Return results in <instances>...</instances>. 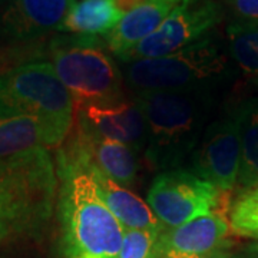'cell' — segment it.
Listing matches in <instances>:
<instances>
[{
	"label": "cell",
	"instance_id": "6da1fadb",
	"mask_svg": "<svg viewBox=\"0 0 258 258\" xmlns=\"http://www.w3.org/2000/svg\"><path fill=\"white\" fill-rule=\"evenodd\" d=\"M56 172L63 258H119L125 230L101 200L92 176L60 151Z\"/></svg>",
	"mask_w": 258,
	"mask_h": 258
},
{
	"label": "cell",
	"instance_id": "7a4b0ae2",
	"mask_svg": "<svg viewBox=\"0 0 258 258\" xmlns=\"http://www.w3.org/2000/svg\"><path fill=\"white\" fill-rule=\"evenodd\" d=\"M57 172L45 147L0 158V245L42 231L57 201Z\"/></svg>",
	"mask_w": 258,
	"mask_h": 258
},
{
	"label": "cell",
	"instance_id": "3957f363",
	"mask_svg": "<svg viewBox=\"0 0 258 258\" xmlns=\"http://www.w3.org/2000/svg\"><path fill=\"white\" fill-rule=\"evenodd\" d=\"M147 125L145 159L154 171L182 168L207 128L208 91L135 93Z\"/></svg>",
	"mask_w": 258,
	"mask_h": 258
},
{
	"label": "cell",
	"instance_id": "277c9868",
	"mask_svg": "<svg viewBox=\"0 0 258 258\" xmlns=\"http://www.w3.org/2000/svg\"><path fill=\"white\" fill-rule=\"evenodd\" d=\"M75 112L74 99L50 62H29L0 75V113L35 120L46 148L63 144Z\"/></svg>",
	"mask_w": 258,
	"mask_h": 258
},
{
	"label": "cell",
	"instance_id": "5b68a950",
	"mask_svg": "<svg viewBox=\"0 0 258 258\" xmlns=\"http://www.w3.org/2000/svg\"><path fill=\"white\" fill-rule=\"evenodd\" d=\"M47 52L74 99L75 111L125 98L122 69L103 37L57 35L49 42Z\"/></svg>",
	"mask_w": 258,
	"mask_h": 258
},
{
	"label": "cell",
	"instance_id": "8992f818",
	"mask_svg": "<svg viewBox=\"0 0 258 258\" xmlns=\"http://www.w3.org/2000/svg\"><path fill=\"white\" fill-rule=\"evenodd\" d=\"M123 81L134 93L208 91L227 68V56L212 36L162 57L125 63Z\"/></svg>",
	"mask_w": 258,
	"mask_h": 258
},
{
	"label": "cell",
	"instance_id": "52a82bcc",
	"mask_svg": "<svg viewBox=\"0 0 258 258\" xmlns=\"http://www.w3.org/2000/svg\"><path fill=\"white\" fill-rule=\"evenodd\" d=\"M225 194L186 168L159 172L148 191V205L164 230L225 208Z\"/></svg>",
	"mask_w": 258,
	"mask_h": 258
},
{
	"label": "cell",
	"instance_id": "ba28073f",
	"mask_svg": "<svg viewBox=\"0 0 258 258\" xmlns=\"http://www.w3.org/2000/svg\"><path fill=\"white\" fill-rule=\"evenodd\" d=\"M224 15V5L217 0H181L152 35L118 60L129 63L178 52L208 36L221 23Z\"/></svg>",
	"mask_w": 258,
	"mask_h": 258
},
{
	"label": "cell",
	"instance_id": "9c48e42d",
	"mask_svg": "<svg viewBox=\"0 0 258 258\" xmlns=\"http://www.w3.org/2000/svg\"><path fill=\"white\" fill-rule=\"evenodd\" d=\"M240 165V119L234 109L207 125L184 168L222 192H230L238 182Z\"/></svg>",
	"mask_w": 258,
	"mask_h": 258
},
{
	"label": "cell",
	"instance_id": "30bf717a",
	"mask_svg": "<svg viewBox=\"0 0 258 258\" xmlns=\"http://www.w3.org/2000/svg\"><path fill=\"white\" fill-rule=\"evenodd\" d=\"M230 221L225 211L214 210L195 217L175 228H166L158 235L152 258L198 257L228 244Z\"/></svg>",
	"mask_w": 258,
	"mask_h": 258
},
{
	"label": "cell",
	"instance_id": "8fae6325",
	"mask_svg": "<svg viewBox=\"0 0 258 258\" xmlns=\"http://www.w3.org/2000/svg\"><path fill=\"white\" fill-rule=\"evenodd\" d=\"M64 155L75 161L98 169L122 186H132L139 174L137 151L116 141L102 138L96 134L76 128L74 139L60 149Z\"/></svg>",
	"mask_w": 258,
	"mask_h": 258
},
{
	"label": "cell",
	"instance_id": "7c38bea8",
	"mask_svg": "<svg viewBox=\"0 0 258 258\" xmlns=\"http://www.w3.org/2000/svg\"><path fill=\"white\" fill-rule=\"evenodd\" d=\"M78 126L102 138L125 144L137 152L147 145V125L142 111L134 99L89 105L76 111Z\"/></svg>",
	"mask_w": 258,
	"mask_h": 258
},
{
	"label": "cell",
	"instance_id": "4fadbf2b",
	"mask_svg": "<svg viewBox=\"0 0 258 258\" xmlns=\"http://www.w3.org/2000/svg\"><path fill=\"white\" fill-rule=\"evenodd\" d=\"M78 0H10L0 20L2 32L13 40L28 42L57 30Z\"/></svg>",
	"mask_w": 258,
	"mask_h": 258
},
{
	"label": "cell",
	"instance_id": "5bb4252c",
	"mask_svg": "<svg viewBox=\"0 0 258 258\" xmlns=\"http://www.w3.org/2000/svg\"><path fill=\"white\" fill-rule=\"evenodd\" d=\"M181 0H142L123 15L120 22L103 36L113 56L119 59L152 35Z\"/></svg>",
	"mask_w": 258,
	"mask_h": 258
},
{
	"label": "cell",
	"instance_id": "9a60e30c",
	"mask_svg": "<svg viewBox=\"0 0 258 258\" xmlns=\"http://www.w3.org/2000/svg\"><path fill=\"white\" fill-rule=\"evenodd\" d=\"M75 162L82 165L89 172V175L92 176L101 200L106 204L109 211L116 217V220L120 222L123 230H149L157 231V232L164 231L162 224L155 217L151 207L144 200H141L137 194L129 191L126 186L116 184L111 178L103 175L92 166L86 165L79 161H75Z\"/></svg>",
	"mask_w": 258,
	"mask_h": 258
},
{
	"label": "cell",
	"instance_id": "2e32d148",
	"mask_svg": "<svg viewBox=\"0 0 258 258\" xmlns=\"http://www.w3.org/2000/svg\"><path fill=\"white\" fill-rule=\"evenodd\" d=\"M123 18L115 0L76 2L56 32L64 35L106 36Z\"/></svg>",
	"mask_w": 258,
	"mask_h": 258
},
{
	"label": "cell",
	"instance_id": "e0dca14e",
	"mask_svg": "<svg viewBox=\"0 0 258 258\" xmlns=\"http://www.w3.org/2000/svg\"><path fill=\"white\" fill-rule=\"evenodd\" d=\"M241 131V165L238 182L241 189L258 184V98L237 108Z\"/></svg>",
	"mask_w": 258,
	"mask_h": 258
},
{
	"label": "cell",
	"instance_id": "ac0fdd59",
	"mask_svg": "<svg viewBox=\"0 0 258 258\" xmlns=\"http://www.w3.org/2000/svg\"><path fill=\"white\" fill-rule=\"evenodd\" d=\"M45 147V137L36 122L20 115L0 113V158L26 149Z\"/></svg>",
	"mask_w": 258,
	"mask_h": 258
},
{
	"label": "cell",
	"instance_id": "d6986e66",
	"mask_svg": "<svg viewBox=\"0 0 258 258\" xmlns=\"http://www.w3.org/2000/svg\"><path fill=\"white\" fill-rule=\"evenodd\" d=\"M228 49L242 72L258 76V23L231 22L227 26Z\"/></svg>",
	"mask_w": 258,
	"mask_h": 258
},
{
	"label": "cell",
	"instance_id": "ffe728a7",
	"mask_svg": "<svg viewBox=\"0 0 258 258\" xmlns=\"http://www.w3.org/2000/svg\"><path fill=\"white\" fill-rule=\"evenodd\" d=\"M232 234L258 241V184L241 189L228 211Z\"/></svg>",
	"mask_w": 258,
	"mask_h": 258
},
{
	"label": "cell",
	"instance_id": "44dd1931",
	"mask_svg": "<svg viewBox=\"0 0 258 258\" xmlns=\"http://www.w3.org/2000/svg\"><path fill=\"white\" fill-rule=\"evenodd\" d=\"M159 234L149 230H125L119 258H152Z\"/></svg>",
	"mask_w": 258,
	"mask_h": 258
},
{
	"label": "cell",
	"instance_id": "7402d4cb",
	"mask_svg": "<svg viewBox=\"0 0 258 258\" xmlns=\"http://www.w3.org/2000/svg\"><path fill=\"white\" fill-rule=\"evenodd\" d=\"M234 22L258 23V0H225Z\"/></svg>",
	"mask_w": 258,
	"mask_h": 258
},
{
	"label": "cell",
	"instance_id": "603a6c76",
	"mask_svg": "<svg viewBox=\"0 0 258 258\" xmlns=\"http://www.w3.org/2000/svg\"><path fill=\"white\" fill-rule=\"evenodd\" d=\"M232 245L234 242L230 241L228 244H225L221 248L215 249L210 254H205V255H198V257H159V258H231L232 257Z\"/></svg>",
	"mask_w": 258,
	"mask_h": 258
},
{
	"label": "cell",
	"instance_id": "cb8c5ba5",
	"mask_svg": "<svg viewBox=\"0 0 258 258\" xmlns=\"http://www.w3.org/2000/svg\"><path fill=\"white\" fill-rule=\"evenodd\" d=\"M231 258H258V242H252L232 252Z\"/></svg>",
	"mask_w": 258,
	"mask_h": 258
},
{
	"label": "cell",
	"instance_id": "d4e9b609",
	"mask_svg": "<svg viewBox=\"0 0 258 258\" xmlns=\"http://www.w3.org/2000/svg\"><path fill=\"white\" fill-rule=\"evenodd\" d=\"M254 83H255V85H258V76L257 78H254Z\"/></svg>",
	"mask_w": 258,
	"mask_h": 258
}]
</instances>
